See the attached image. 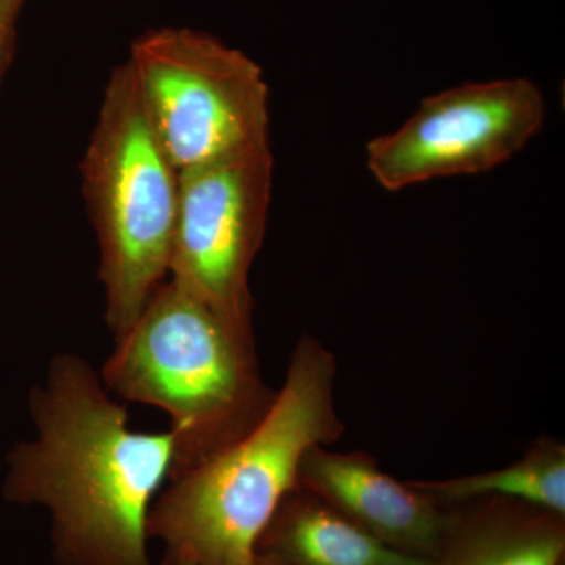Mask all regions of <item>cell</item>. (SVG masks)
<instances>
[{
    "label": "cell",
    "instance_id": "ba28073f",
    "mask_svg": "<svg viewBox=\"0 0 565 565\" xmlns=\"http://www.w3.org/2000/svg\"><path fill=\"white\" fill-rule=\"evenodd\" d=\"M299 484L385 545L422 559L433 555L451 519L448 504L397 481L363 451L313 446L300 463Z\"/></svg>",
    "mask_w": 565,
    "mask_h": 565
},
{
    "label": "cell",
    "instance_id": "3957f363",
    "mask_svg": "<svg viewBox=\"0 0 565 565\" xmlns=\"http://www.w3.org/2000/svg\"><path fill=\"white\" fill-rule=\"evenodd\" d=\"M102 370L126 403L154 405L172 422V473H185L243 438L273 407L255 333L166 281Z\"/></svg>",
    "mask_w": 565,
    "mask_h": 565
},
{
    "label": "cell",
    "instance_id": "7a4b0ae2",
    "mask_svg": "<svg viewBox=\"0 0 565 565\" xmlns=\"http://www.w3.org/2000/svg\"><path fill=\"white\" fill-rule=\"evenodd\" d=\"M338 364L303 334L285 384L262 422L206 462L169 479L148 515L162 565H255L256 546L286 494L299 487L303 456L344 434L334 404Z\"/></svg>",
    "mask_w": 565,
    "mask_h": 565
},
{
    "label": "cell",
    "instance_id": "30bf717a",
    "mask_svg": "<svg viewBox=\"0 0 565 565\" xmlns=\"http://www.w3.org/2000/svg\"><path fill=\"white\" fill-rule=\"evenodd\" d=\"M256 556L282 565H424L422 557L385 545L302 486L278 505Z\"/></svg>",
    "mask_w": 565,
    "mask_h": 565
},
{
    "label": "cell",
    "instance_id": "6da1fadb",
    "mask_svg": "<svg viewBox=\"0 0 565 565\" xmlns=\"http://www.w3.org/2000/svg\"><path fill=\"white\" fill-rule=\"evenodd\" d=\"M36 437L14 446L3 493L50 509L58 565H152L148 515L172 473V433L129 427L125 405L76 353L31 393Z\"/></svg>",
    "mask_w": 565,
    "mask_h": 565
},
{
    "label": "cell",
    "instance_id": "277c9868",
    "mask_svg": "<svg viewBox=\"0 0 565 565\" xmlns=\"http://www.w3.org/2000/svg\"><path fill=\"white\" fill-rule=\"evenodd\" d=\"M81 172L98 236L104 319L118 340L169 275L180 195V173L152 131L126 62L104 88Z\"/></svg>",
    "mask_w": 565,
    "mask_h": 565
},
{
    "label": "cell",
    "instance_id": "7c38bea8",
    "mask_svg": "<svg viewBox=\"0 0 565 565\" xmlns=\"http://www.w3.org/2000/svg\"><path fill=\"white\" fill-rule=\"evenodd\" d=\"M25 2L28 0H0V85L13 61L18 21Z\"/></svg>",
    "mask_w": 565,
    "mask_h": 565
},
{
    "label": "cell",
    "instance_id": "52a82bcc",
    "mask_svg": "<svg viewBox=\"0 0 565 565\" xmlns=\"http://www.w3.org/2000/svg\"><path fill=\"white\" fill-rule=\"evenodd\" d=\"M546 99L527 77L457 85L427 96L399 129L366 145V166L388 192L490 172L544 128Z\"/></svg>",
    "mask_w": 565,
    "mask_h": 565
},
{
    "label": "cell",
    "instance_id": "8fae6325",
    "mask_svg": "<svg viewBox=\"0 0 565 565\" xmlns=\"http://www.w3.org/2000/svg\"><path fill=\"white\" fill-rule=\"evenodd\" d=\"M411 482L441 504L498 497L565 515V445L552 437L537 438L523 459L500 470Z\"/></svg>",
    "mask_w": 565,
    "mask_h": 565
},
{
    "label": "cell",
    "instance_id": "5bb4252c",
    "mask_svg": "<svg viewBox=\"0 0 565 565\" xmlns=\"http://www.w3.org/2000/svg\"><path fill=\"white\" fill-rule=\"evenodd\" d=\"M178 565H195V564L189 563V561H182V563H180Z\"/></svg>",
    "mask_w": 565,
    "mask_h": 565
},
{
    "label": "cell",
    "instance_id": "4fadbf2b",
    "mask_svg": "<svg viewBox=\"0 0 565 565\" xmlns=\"http://www.w3.org/2000/svg\"><path fill=\"white\" fill-rule=\"evenodd\" d=\"M255 565H282L277 561L269 559V557L256 556Z\"/></svg>",
    "mask_w": 565,
    "mask_h": 565
},
{
    "label": "cell",
    "instance_id": "9c48e42d",
    "mask_svg": "<svg viewBox=\"0 0 565 565\" xmlns=\"http://www.w3.org/2000/svg\"><path fill=\"white\" fill-rule=\"evenodd\" d=\"M448 505L451 519L424 565H564L565 515L498 497Z\"/></svg>",
    "mask_w": 565,
    "mask_h": 565
},
{
    "label": "cell",
    "instance_id": "8992f818",
    "mask_svg": "<svg viewBox=\"0 0 565 565\" xmlns=\"http://www.w3.org/2000/svg\"><path fill=\"white\" fill-rule=\"evenodd\" d=\"M273 181L270 145L180 172L170 281L248 332V278L266 233Z\"/></svg>",
    "mask_w": 565,
    "mask_h": 565
},
{
    "label": "cell",
    "instance_id": "5b68a950",
    "mask_svg": "<svg viewBox=\"0 0 565 565\" xmlns=\"http://www.w3.org/2000/svg\"><path fill=\"white\" fill-rule=\"evenodd\" d=\"M126 65L178 173L270 145L269 85L243 51L207 33L166 28L141 35Z\"/></svg>",
    "mask_w": 565,
    "mask_h": 565
}]
</instances>
